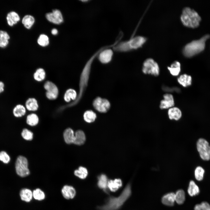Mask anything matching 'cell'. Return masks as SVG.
<instances>
[{
    "mask_svg": "<svg viewBox=\"0 0 210 210\" xmlns=\"http://www.w3.org/2000/svg\"><path fill=\"white\" fill-rule=\"evenodd\" d=\"M131 193V185L128 184L119 196L116 197H110L105 204L99 206L98 209L99 210H118L129 198Z\"/></svg>",
    "mask_w": 210,
    "mask_h": 210,
    "instance_id": "1",
    "label": "cell"
},
{
    "mask_svg": "<svg viewBox=\"0 0 210 210\" xmlns=\"http://www.w3.org/2000/svg\"><path fill=\"white\" fill-rule=\"evenodd\" d=\"M146 41V38L142 36H136L126 41H120L113 47L116 52H124L137 49L142 46Z\"/></svg>",
    "mask_w": 210,
    "mask_h": 210,
    "instance_id": "2",
    "label": "cell"
},
{
    "mask_svg": "<svg viewBox=\"0 0 210 210\" xmlns=\"http://www.w3.org/2000/svg\"><path fill=\"white\" fill-rule=\"evenodd\" d=\"M210 37L209 35L206 34L199 40H193L186 44L182 50L184 55L191 57L203 51L205 48L206 41Z\"/></svg>",
    "mask_w": 210,
    "mask_h": 210,
    "instance_id": "3",
    "label": "cell"
},
{
    "mask_svg": "<svg viewBox=\"0 0 210 210\" xmlns=\"http://www.w3.org/2000/svg\"><path fill=\"white\" fill-rule=\"evenodd\" d=\"M180 19L184 26L194 28L199 26L201 18L194 10L188 7H186L182 10Z\"/></svg>",
    "mask_w": 210,
    "mask_h": 210,
    "instance_id": "4",
    "label": "cell"
},
{
    "mask_svg": "<svg viewBox=\"0 0 210 210\" xmlns=\"http://www.w3.org/2000/svg\"><path fill=\"white\" fill-rule=\"evenodd\" d=\"M142 71L145 74H151L155 76L159 75L160 69L158 64L153 59H146L143 64Z\"/></svg>",
    "mask_w": 210,
    "mask_h": 210,
    "instance_id": "5",
    "label": "cell"
},
{
    "mask_svg": "<svg viewBox=\"0 0 210 210\" xmlns=\"http://www.w3.org/2000/svg\"><path fill=\"white\" fill-rule=\"evenodd\" d=\"M15 168L17 174L20 177H26L30 174L27 160L24 156H19L18 157L15 162Z\"/></svg>",
    "mask_w": 210,
    "mask_h": 210,
    "instance_id": "6",
    "label": "cell"
},
{
    "mask_svg": "<svg viewBox=\"0 0 210 210\" xmlns=\"http://www.w3.org/2000/svg\"><path fill=\"white\" fill-rule=\"evenodd\" d=\"M197 147L202 160L207 161L210 159V146L206 140L203 138L199 139L197 142Z\"/></svg>",
    "mask_w": 210,
    "mask_h": 210,
    "instance_id": "7",
    "label": "cell"
},
{
    "mask_svg": "<svg viewBox=\"0 0 210 210\" xmlns=\"http://www.w3.org/2000/svg\"><path fill=\"white\" fill-rule=\"evenodd\" d=\"M93 106L97 111L102 113L107 112L110 107V104L107 99L98 97L94 100Z\"/></svg>",
    "mask_w": 210,
    "mask_h": 210,
    "instance_id": "8",
    "label": "cell"
},
{
    "mask_svg": "<svg viewBox=\"0 0 210 210\" xmlns=\"http://www.w3.org/2000/svg\"><path fill=\"white\" fill-rule=\"evenodd\" d=\"M46 90V95L50 100L56 99L58 95V90L56 85L52 82L47 81L45 82L44 86Z\"/></svg>",
    "mask_w": 210,
    "mask_h": 210,
    "instance_id": "9",
    "label": "cell"
},
{
    "mask_svg": "<svg viewBox=\"0 0 210 210\" xmlns=\"http://www.w3.org/2000/svg\"><path fill=\"white\" fill-rule=\"evenodd\" d=\"M46 17L49 21L56 24H60L63 21L62 14L60 11L57 9L53 10L52 12L47 13Z\"/></svg>",
    "mask_w": 210,
    "mask_h": 210,
    "instance_id": "10",
    "label": "cell"
},
{
    "mask_svg": "<svg viewBox=\"0 0 210 210\" xmlns=\"http://www.w3.org/2000/svg\"><path fill=\"white\" fill-rule=\"evenodd\" d=\"M113 55V50L110 48L102 50L98 56L99 61L102 63L106 64L110 62Z\"/></svg>",
    "mask_w": 210,
    "mask_h": 210,
    "instance_id": "11",
    "label": "cell"
},
{
    "mask_svg": "<svg viewBox=\"0 0 210 210\" xmlns=\"http://www.w3.org/2000/svg\"><path fill=\"white\" fill-rule=\"evenodd\" d=\"M163 99L161 100L160 105L161 109L169 108L174 107V101L173 96L169 93H166L163 95Z\"/></svg>",
    "mask_w": 210,
    "mask_h": 210,
    "instance_id": "12",
    "label": "cell"
},
{
    "mask_svg": "<svg viewBox=\"0 0 210 210\" xmlns=\"http://www.w3.org/2000/svg\"><path fill=\"white\" fill-rule=\"evenodd\" d=\"M61 192L64 197L68 200L73 198L76 194L75 188L72 186L68 185L64 186Z\"/></svg>",
    "mask_w": 210,
    "mask_h": 210,
    "instance_id": "13",
    "label": "cell"
},
{
    "mask_svg": "<svg viewBox=\"0 0 210 210\" xmlns=\"http://www.w3.org/2000/svg\"><path fill=\"white\" fill-rule=\"evenodd\" d=\"M168 114L169 118L170 120H178L182 116V112L180 109L176 107H173L169 109Z\"/></svg>",
    "mask_w": 210,
    "mask_h": 210,
    "instance_id": "14",
    "label": "cell"
},
{
    "mask_svg": "<svg viewBox=\"0 0 210 210\" xmlns=\"http://www.w3.org/2000/svg\"><path fill=\"white\" fill-rule=\"evenodd\" d=\"M178 83L184 87L190 85L192 83V79L191 76L186 74L180 76L177 79Z\"/></svg>",
    "mask_w": 210,
    "mask_h": 210,
    "instance_id": "15",
    "label": "cell"
},
{
    "mask_svg": "<svg viewBox=\"0 0 210 210\" xmlns=\"http://www.w3.org/2000/svg\"><path fill=\"white\" fill-rule=\"evenodd\" d=\"M122 186V182L119 178H116L113 180H110L108 181V187L112 192H116Z\"/></svg>",
    "mask_w": 210,
    "mask_h": 210,
    "instance_id": "16",
    "label": "cell"
},
{
    "mask_svg": "<svg viewBox=\"0 0 210 210\" xmlns=\"http://www.w3.org/2000/svg\"><path fill=\"white\" fill-rule=\"evenodd\" d=\"M167 69L170 74L173 76H177L180 74L181 70V65L178 61H175L168 66Z\"/></svg>",
    "mask_w": 210,
    "mask_h": 210,
    "instance_id": "17",
    "label": "cell"
},
{
    "mask_svg": "<svg viewBox=\"0 0 210 210\" xmlns=\"http://www.w3.org/2000/svg\"><path fill=\"white\" fill-rule=\"evenodd\" d=\"M6 19L8 25L12 26L20 20V17L16 12L14 11H11L7 14Z\"/></svg>",
    "mask_w": 210,
    "mask_h": 210,
    "instance_id": "18",
    "label": "cell"
},
{
    "mask_svg": "<svg viewBox=\"0 0 210 210\" xmlns=\"http://www.w3.org/2000/svg\"><path fill=\"white\" fill-rule=\"evenodd\" d=\"M85 140L86 137L84 132L81 130H78L75 134L73 143L77 145H81L84 144Z\"/></svg>",
    "mask_w": 210,
    "mask_h": 210,
    "instance_id": "19",
    "label": "cell"
},
{
    "mask_svg": "<svg viewBox=\"0 0 210 210\" xmlns=\"http://www.w3.org/2000/svg\"><path fill=\"white\" fill-rule=\"evenodd\" d=\"M162 203L165 205L173 206L175 201V194L171 192L166 194L162 197Z\"/></svg>",
    "mask_w": 210,
    "mask_h": 210,
    "instance_id": "20",
    "label": "cell"
},
{
    "mask_svg": "<svg viewBox=\"0 0 210 210\" xmlns=\"http://www.w3.org/2000/svg\"><path fill=\"white\" fill-rule=\"evenodd\" d=\"M20 195L21 200L26 202H29L32 200L33 192L27 188H23L20 191Z\"/></svg>",
    "mask_w": 210,
    "mask_h": 210,
    "instance_id": "21",
    "label": "cell"
},
{
    "mask_svg": "<svg viewBox=\"0 0 210 210\" xmlns=\"http://www.w3.org/2000/svg\"><path fill=\"white\" fill-rule=\"evenodd\" d=\"M64 140L67 144L73 143L75 134L73 130L70 128L66 129L63 133Z\"/></svg>",
    "mask_w": 210,
    "mask_h": 210,
    "instance_id": "22",
    "label": "cell"
},
{
    "mask_svg": "<svg viewBox=\"0 0 210 210\" xmlns=\"http://www.w3.org/2000/svg\"><path fill=\"white\" fill-rule=\"evenodd\" d=\"M25 106L28 110L32 111L37 110L38 107L37 100L33 98H29L26 101Z\"/></svg>",
    "mask_w": 210,
    "mask_h": 210,
    "instance_id": "23",
    "label": "cell"
},
{
    "mask_svg": "<svg viewBox=\"0 0 210 210\" xmlns=\"http://www.w3.org/2000/svg\"><path fill=\"white\" fill-rule=\"evenodd\" d=\"M188 192L189 195L191 196H195L199 194V188L194 181H190Z\"/></svg>",
    "mask_w": 210,
    "mask_h": 210,
    "instance_id": "24",
    "label": "cell"
},
{
    "mask_svg": "<svg viewBox=\"0 0 210 210\" xmlns=\"http://www.w3.org/2000/svg\"><path fill=\"white\" fill-rule=\"evenodd\" d=\"M10 36L6 31L0 30V47H5L8 44Z\"/></svg>",
    "mask_w": 210,
    "mask_h": 210,
    "instance_id": "25",
    "label": "cell"
},
{
    "mask_svg": "<svg viewBox=\"0 0 210 210\" xmlns=\"http://www.w3.org/2000/svg\"><path fill=\"white\" fill-rule=\"evenodd\" d=\"M26 112L25 108L21 104H18L14 108L13 113L16 117H21L24 116Z\"/></svg>",
    "mask_w": 210,
    "mask_h": 210,
    "instance_id": "26",
    "label": "cell"
},
{
    "mask_svg": "<svg viewBox=\"0 0 210 210\" xmlns=\"http://www.w3.org/2000/svg\"><path fill=\"white\" fill-rule=\"evenodd\" d=\"M77 94L76 91L73 89H69L66 92L64 95V99L66 102H69L71 99L75 100L77 97Z\"/></svg>",
    "mask_w": 210,
    "mask_h": 210,
    "instance_id": "27",
    "label": "cell"
},
{
    "mask_svg": "<svg viewBox=\"0 0 210 210\" xmlns=\"http://www.w3.org/2000/svg\"><path fill=\"white\" fill-rule=\"evenodd\" d=\"M35 22L34 18L30 15H26L22 18V22L24 26L28 29H30Z\"/></svg>",
    "mask_w": 210,
    "mask_h": 210,
    "instance_id": "28",
    "label": "cell"
},
{
    "mask_svg": "<svg viewBox=\"0 0 210 210\" xmlns=\"http://www.w3.org/2000/svg\"><path fill=\"white\" fill-rule=\"evenodd\" d=\"M97 117L96 114L90 110L85 111L83 114L85 121L88 123H91L94 121Z\"/></svg>",
    "mask_w": 210,
    "mask_h": 210,
    "instance_id": "29",
    "label": "cell"
},
{
    "mask_svg": "<svg viewBox=\"0 0 210 210\" xmlns=\"http://www.w3.org/2000/svg\"><path fill=\"white\" fill-rule=\"evenodd\" d=\"M108 180L106 176L104 174L101 175L99 177L97 183L98 187L101 189L106 190L108 187Z\"/></svg>",
    "mask_w": 210,
    "mask_h": 210,
    "instance_id": "30",
    "label": "cell"
},
{
    "mask_svg": "<svg viewBox=\"0 0 210 210\" xmlns=\"http://www.w3.org/2000/svg\"><path fill=\"white\" fill-rule=\"evenodd\" d=\"M75 175L81 179L86 178L88 175V171L86 168L84 167H80L78 169L75 170Z\"/></svg>",
    "mask_w": 210,
    "mask_h": 210,
    "instance_id": "31",
    "label": "cell"
},
{
    "mask_svg": "<svg viewBox=\"0 0 210 210\" xmlns=\"http://www.w3.org/2000/svg\"><path fill=\"white\" fill-rule=\"evenodd\" d=\"M46 72L44 69L42 68L38 69L34 74V79L38 81H41L45 78Z\"/></svg>",
    "mask_w": 210,
    "mask_h": 210,
    "instance_id": "32",
    "label": "cell"
},
{
    "mask_svg": "<svg viewBox=\"0 0 210 210\" xmlns=\"http://www.w3.org/2000/svg\"><path fill=\"white\" fill-rule=\"evenodd\" d=\"M39 119L38 116L35 113H32L27 116L26 122L29 125L34 126L37 124Z\"/></svg>",
    "mask_w": 210,
    "mask_h": 210,
    "instance_id": "33",
    "label": "cell"
},
{
    "mask_svg": "<svg viewBox=\"0 0 210 210\" xmlns=\"http://www.w3.org/2000/svg\"><path fill=\"white\" fill-rule=\"evenodd\" d=\"M175 199L177 204H183L185 199L184 191L182 190H178L175 194Z\"/></svg>",
    "mask_w": 210,
    "mask_h": 210,
    "instance_id": "34",
    "label": "cell"
},
{
    "mask_svg": "<svg viewBox=\"0 0 210 210\" xmlns=\"http://www.w3.org/2000/svg\"><path fill=\"white\" fill-rule=\"evenodd\" d=\"M33 196L35 199L39 201L44 200L45 196L43 192L39 188H37L33 191Z\"/></svg>",
    "mask_w": 210,
    "mask_h": 210,
    "instance_id": "35",
    "label": "cell"
},
{
    "mask_svg": "<svg viewBox=\"0 0 210 210\" xmlns=\"http://www.w3.org/2000/svg\"><path fill=\"white\" fill-rule=\"evenodd\" d=\"M204 170L201 167H197L195 171V178L198 181L202 180L204 177Z\"/></svg>",
    "mask_w": 210,
    "mask_h": 210,
    "instance_id": "36",
    "label": "cell"
},
{
    "mask_svg": "<svg viewBox=\"0 0 210 210\" xmlns=\"http://www.w3.org/2000/svg\"><path fill=\"white\" fill-rule=\"evenodd\" d=\"M38 43L41 46H45L49 43V38L48 36L44 34L40 35L37 40Z\"/></svg>",
    "mask_w": 210,
    "mask_h": 210,
    "instance_id": "37",
    "label": "cell"
},
{
    "mask_svg": "<svg viewBox=\"0 0 210 210\" xmlns=\"http://www.w3.org/2000/svg\"><path fill=\"white\" fill-rule=\"evenodd\" d=\"M194 210H210V205L208 202H203L195 205Z\"/></svg>",
    "mask_w": 210,
    "mask_h": 210,
    "instance_id": "38",
    "label": "cell"
},
{
    "mask_svg": "<svg viewBox=\"0 0 210 210\" xmlns=\"http://www.w3.org/2000/svg\"><path fill=\"white\" fill-rule=\"evenodd\" d=\"M21 135L24 139L27 140H31L33 138V133L27 129L23 130Z\"/></svg>",
    "mask_w": 210,
    "mask_h": 210,
    "instance_id": "39",
    "label": "cell"
},
{
    "mask_svg": "<svg viewBox=\"0 0 210 210\" xmlns=\"http://www.w3.org/2000/svg\"><path fill=\"white\" fill-rule=\"evenodd\" d=\"M10 158L6 152L1 151L0 152V160L5 164H8L10 161Z\"/></svg>",
    "mask_w": 210,
    "mask_h": 210,
    "instance_id": "40",
    "label": "cell"
},
{
    "mask_svg": "<svg viewBox=\"0 0 210 210\" xmlns=\"http://www.w3.org/2000/svg\"><path fill=\"white\" fill-rule=\"evenodd\" d=\"M162 89L164 91L169 92H175L178 93L180 91V89L177 87L170 88L164 86L163 87Z\"/></svg>",
    "mask_w": 210,
    "mask_h": 210,
    "instance_id": "41",
    "label": "cell"
},
{
    "mask_svg": "<svg viewBox=\"0 0 210 210\" xmlns=\"http://www.w3.org/2000/svg\"><path fill=\"white\" fill-rule=\"evenodd\" d=\"M4 85L2 81H0V94L4 90Z\"/></svg>",
    "mask_w": 210,
    "mask_h": 210,
    "instance_id": "42",
    "label": "cell"
},
{
    "mask_svg": "<svg viewBox=\"0 0 210 210\" xmlns=\"http://www.w3.org/2000/svg\"><path fill=\"white\" fill-rule=\"evenodd\" d=\"M51 33L53 35H56L58 33L57 30L56 29L54 28L52 29Z\"/></svg>",
    "mask_w": 210,
    "mask_h": 210,
    "instance_id": "43",
    "label": "cell"
},
{
    "mask_svg": "<svg viewBox=\"0 0 210 210\" xmlns=\"http://www.w3.org/2000/svg\"><path fill=\"white\" fill-rule=\"evenodd\" d=\"M81 1H82V2H87L89 1V0L88 1V0H81Z\"/></svg>",
    "mask_w": 210,
    "mask_h": 210,
    "instance_id": "44",
    "label": "cell"
}]
</instances>
